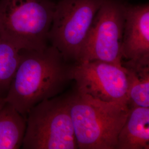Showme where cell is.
<instances>
[{"label":"cell","mask_w":149,"mask_h":149,"mask_svg":"<svg viewBox=\"0 0 149 149\" xmlns=\"http://www.w3.org/2000/svg\"><path fill=\"white\" fill-rule=\"evenodd\" d=\"M73 65L51 45L41 50H21L6 102L27 118L32 108L62 93L72 81Z\"/></svg>","instance_id":"6da1fadb"},{"label":"cell","mask_w":149,"mask_h":149,"mask_svg":"<svg viewBox=\"0 0 149 149\" xmlns=\"http://www.w3.org/2000/svg\"><path fill=\"white\" fill-rule=\"evenodd\" d=\"M68 98L78 149H116L128 105L102 101L76 90Z\"/></svg>","instance_id":"7a4b0ae2"},{"label":"cell","mask_w":149,"mask_h":149,"mask_svg":"<svg viewBox=\"0 0 149 149\" xmlns=\"http://www.w3.org/2000/svg\"><path fill=\"white\" fill-rule=\"evenodd\" d=\"M55 5L53 0H0V38L19 50L46 48Z\"/></svg>","instance_id":"3957f363"},{"label":"cell","mask_w":149,"mask_h":149,"mask_svg":"<svg viewBox=\"0 0 149 149\" xmlns=\"http://www.w3.org/2000/svg\"><path fill=\"white\" fill-rule=\"evenodd\" d=\"M24 149H77L68 95L44 100L27 114Z\"/></svg>","instance_id":"277c9868"},{"label":"cell","mask_w":149,"mask_h":149,"mask_svg":"<svg viewBox=\"0 0 149 149\" xmlns=\"http://www.w3.org/2000/svg\"><path fill=\"white\" fill-rule=\"evenodd\" d=\"M103 0H60L55 5L48 41L68 62L79 63Z\"/></svg>","instance_id":"5b68a950"},{"label":"cell","mask_w":149,"mask_h":149,"mask_svg":"<svg viewBox=\"0 0 149 149\" xmlns=\"http://www.w3.org/2000/svg\"><path fill=\"white\" fill-rule=\"evenodd\" d=\"M128 3L129 0L103 1L79 63L100 60L122 66V44Z\"/></svg>","instance_id":"8992f818"},{"label":"cell","mask_w":149,"mask_h":149,"mask_svg":"<svg viewBox=\"0 0 149 149\" xmlns=\"http://www.w3.org/2000/svg\"><path fill=\"white\" fill-rule=\"evenodd\" d=\"M76 90L93 98L128 105L127 74L123 66L100 60L74 64Z\"/></svg>","instance_id":"52a82bcc"},{"label":"cell","mask_w":149,"mask_h":149,"mask_svg":"<svg viewBox=\"0 0 149 149\" xmlns=\"http://www.w3.org/2000/svg\"><path fill=\"white\" fill-rule=\"evenodd\" d=\"M122 55L130 63L149 65V3L126 6Z\"/></svg>","instance_id":"ba28073f"},{"label":"cell","mask_w":149,"mask_h":149,"mask_svg":"<svg viewBox=\"0 0 149 149\" xmlns=\"http://www.w3.org/2000/svg\"><path fill=\"white\" fill-rule=\"evenodd\" d=\"M149 149V108L131 107L116 149Z\"/></svg>","instance_id":"9c48e42d"},{"label":"cell","mask_w":149,"mask_h":149,"mask_svg":"<svg viewBox=\"0 0 149 149\" xmlns=\"http://www.w3.org/2000/svg\"><path fill=\"white\" fill-rule=\"evenodd\" d=\"M26 127V118L6 102L0 109V149H20Z\"/></svg>","instance_id":"30bf717a"},{"label":"cell","mask_w":149,"mask_h":149,"mask_svg":"<svg viewBox=\"0 0 149 149\" xmlns=\"http://www.w3.org/2000/svg\"><path fill=\"white\" fill-rule=\"evenodd\" d=\"M127 74L128 106L149 108V65L122 61Z\"/></svg>","instance_id":"8fae6325"},{"label":"cell","mask_w":149,"mask_h":149,"mask_svg":"<svg viewBox=\"0 0 149 149\" xmlns=\"http://www.w3.org/2000/svg\"><path fill=\"white\" fill-rule=\"evenodd\" d=\"M20 50L0 38V98L5 100L17 69Z\"/></svg>","instance_id":"7c38bea8"},{"label":"cell","mask_w":149,"mask_h":149,"mask_svg":"<svg viewBox=\"0 0 149 149\" xmlns=\"http://www.w3.org/2000/svg\"><path fill=\"white\" fill-rule=\"evenodd\" d=\"M5 100L0 98V109H1V108L3 106V105L5 104Z\"/></svg>","instance_id":"4fadbf2b"}]
</instances>
